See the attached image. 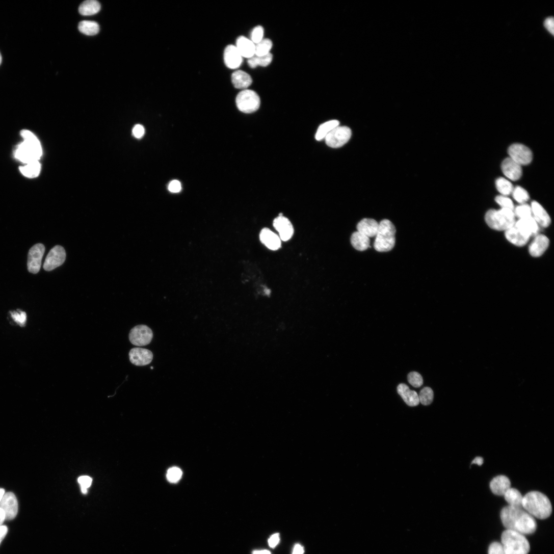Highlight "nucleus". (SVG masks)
Returning a JSON list of instances; mask_svg holds the SVG:
<instances>
[{
	"instance_id": "8",
	"label": "nucleus",
	"mask_w": 554,
	"mask_h": 554,
	"mask_svg": "<svg viewBox=\"0 0 554 554\" xmlns=\"http://www.w3.org/2000/svg\"><path fill=\"white\" fill-rule=\"evenodd\" d=\"M352 136V130L348 126H338L326 137L327 144L332 148H339L345 145Z\"/></svg>"
},
{
	"instance_id": "44",
	"label": "nucleus",
	"mask_w": 554,
	"mask_h": 554,
	"mask_svg": "<svg viewBox=\"0 0 554 554\" xmlns=\"http://www.w3.org/2000/svg\"><path fill=\"white\" fill-rule=\"evenodd\" d=\"M11 314L13 320L15 323L21 327L25 326L27 320V315L25 312L22 311L19 312L13 311L11 312Z\"/></svg>"
},
{
	"instance_id": "37",
	"label": "nucleus",
	"mask_w": 554,
	"mask_h": 554,
	"mask_svg": "<svg viewBox=\"0 0 554 554\" xmlns=\"http://www.w3.org/2000/svg\"><path fill=\"white\" fill-rule=\"evenodd\" d=\"M418 395L420 403L424 406H429L433 401L434 392L430 387L424 388Z\"/></svg>"
},
{
	"instance_id": "38",
	"label": "nucleus",
	"mask_w": 554,
	"mask_h": 554,
	"mask_svg": "<svg viewBox=\"0 0 554 554\" xmlns=\"http://www.w3.org/2000/svg\"><path fill=\"white\" fill-rule=\"evenodd\" d=\"M514 212L515 216H517L520 219H523L529 218L532 216V213L531 206L528 204L523 203L517 206Z\"/></svg>"
},
{
	"instance_id": "12",
	"label": "nucleus",
	"mask_w": 554,
	"mask_h": 554,
	"mask_svg": "<svg viewBox=\"0 0 554 554\" xmlns=\"http://www.w3.org/2000/svg\"><path fill=\"white\" fill-rule=\"evenodd\" d=\"M45 251V247L41 244H36L30 249L28 260V269L30 273L34 274L39 273Z\"/></svg>"
},
{
	"instance_id": "28",
	"label": "nucleus",
	"mask_w": 554,
	"mask_h": 554,
	"mask_svg": "<svg viewBox=\"0 0 554 554\" xmlns=\"http://www.w3.org/2000/svg\"><path fill=\"white\" fill-rule=\"evenodd\" d=\"M351 242L353 247L359 251H364L370 247V238L358 231L352 234Z\"/></svg>"
},
{
	"instance_id": "34",
	"label": "nucleus",
	"mask_w": 554,
	"mask_h": 554,
	"mask_svg": "<svg viewBox=\"0 0 554 554\" xmlns=\"http://www.w3.org/2000/svg\"><path fill=\"white\" fill-rule=\"evenodd\" d=\"M273 59V56L271 53L261 57L254 56L248 59V63L252 68H255L258 66L267 67L272 63Z\"/></svg>"
},
{
	"instance_id": "5",
	"label": "nucleus",
	"mask_w": 554,
	"mask_h": 554,
	"mask_svg": "<svg viewBox=\"0 0 554 554\" xmlns=\"http://www.w3.org/2000/svg\"><path fill=\"white\" fill-rule=\"evenodd\" d=\"M502 544L506 554H528L530 544L525 535L506 530L502 535Z\"/></svg>"
},
{
	"instance_id": "54",
	"label": "nucleus",
	"mask_w": 554,
	"mask_h": 554,
	"mask_svg": "<svg viewBox=\"0 0 554 554\" xmlns=\"http://www.w3.org/2000/svg\"><path fill=\"white\" fill-rule=\"evenodd\" d=\"M484 463V459L481 457H477L473 459L471 464H476L479 466H481Z\"/></svg>"
},
{
	"instance_id": "9",
	"label": "nucleus",
	"mask_w": 554,
	"mask_h": 554,
	"mask_svg": "<svg viewBox=\"0 0 554 554\" xmlns=\"http://www.w3.org/2000/svg\"><path fill=\"white\" fill-rule=\"evenodd\" d=\"M152 338V330L145 325L135 327L130 330L129 334L130 343L138 347H143L150 344Z\"/></svg>"
},
{
	"instance_id": "17",
	"label": "nucleus",
	"mask_w": 554,
	"mask_h": 554,
	"mask_svg": "<svg viewBox=\"0 0 554 554\" xmlns=\"http://www.w3.org/2000/svg\"><path fill=\"white\" fill-rule=\"evenodd\" d=\"M505 235L507 240L513 245L523 247L529 242L531 236L515 225L507 230Z\"/></svg>"
},
{
	"instance_id": "41",
	"label": "nucleus",
	"mask_w": 554,
	"mask_h": 554,
	"mask_svg": "<svg viewBox=\"0 0 554 554\" xmlns=\"http://www.w3.org/2000/svg\"><path fill=\"white\" fill-rule=\"evenodd\" d=\"M408 380L409 382L415 387H420L424 384L423 377L420 374L416 372H413L409 374Z\"/></svg>"
},
{
	"instance_id": "39",
	"label": "nucleus",
	"mask_w": 554,
	"mask_h": 554,
	"mask_svg": "<svg viewBox=\"0 0 554 554\" xmlns=\"http://www.w3.org/2000/svg\"><path fill=\"white\" fill-rule=\"evenodd\" d=\"M514 199L520 204L525 203L530 198L527 191L520 187H517L513 191Z\"/></svg>"
},
{
	"instance_id": "45",
	"label": "nucleus",
	"mask_w": 554,
	"mask_h": 554,
	"mask_svg": "<svg viewBox=\"0 0 554 554\" xmlns=\"http://www.w3.org/2000/svg\"><path fill=\"white\" fill-rule=\"evenodd\" d=\"M77 482L81 485L83 493L87 494L88 489L91 486L93 481L92 478L89 477L83 476L79 478L77 480Z\"/></svg>"
},
{
	"instance_id": "10",
	"label": "nucleus",
	"mask_w": 554,
	"mask_h": 554,
	"mask_svg": "<svg viewBox=\"0 0 554 554\" xmlns=\"http://www.w3.org/2000/svg\"><path fill=\"white\" fill-rule=\"evenodd\" d=\"M510 157L520 166L530 164L533 160V154L531 149L521 144H514L508 149Z\"/></svg>"
},
{
	"instance_id": "22",
	"label": "nucleus",
	"mask_w": 554,
	"mask_h": 554,
	"mask_svg": "<svg viewBox=\"0 0 554 554\" xmlns=\"http://www.w3.org/2000/svg\"><path fill=\"white\" fill-rule=\"evenodd\" d=\"M531 207L532 217L539 226L548 227L551 223L550 218L542 206L538 202L533 201L531 203Z\"/></svg>"
},
{
	"instance_id": "53",
	"label": "nucleus",
	"mask_w": 554,
	"mask_h": 554,
	"mask_svg": "<svg viewBox=\"0 0 554 554\" xmlns=\"http://www.w3.org/2000/svg\"><path fill=\"white\" fill-rule=\"evenodd\" d=\"M6 520V514L4 511L0 508V526L3 525L5 521Z\"/></svg>"
},
{
	"instance_id": "29",
	"label": "nucleus",
	"mask_w": 554,
	"mask_h": 554,
	"mask_svg": "<svg viewBox=\"0 0 554 554\" xmlns=\"http://www.w3.org/2000/svg\"><path fill=\"white\" fill-rule=\"evenodd\" d=\"M504 496L509 506L522 508L523 496L518 490L510 488Z\"/></svg>"
},
{
	"instance_id": "27",
	"label": "nucleus",
	"mask_w": 554,
	"mask_h": 554,
	"mask_svg": "<svg viewBox=\"0 0 554 554\" xmlns=\"http://www.w3.org/2000/svg\"><path fill=\"white\" fill-rule=\"evenodd\" d=\"M515 225L531 236L537 235L539 229V225L532 216L519 219L516 221Z\"/></svg>"
},
{
	"instance_id": "51",
	"label": "nucleus",
	"mask_w": 554,
	"mask_h": 554,
	"mask_svg": "<svg viewBox=\"0 0 554 554\" xmlns=\"http://www.w3.org/2000/svg\"><path fill=\"white\" fill-rule=\"evenodd\" d=\"M8 532V527L6 525L0 526V545L6 537Z\"/></svg>"
},
{
	"instance_id": "15",
	"label": "nucleus",
	"mask_w": 554,
	"mask_h": 554,
	"mask_svg": "<svg viewBox=\"0 0 554 554\" xmlns=\"http://www.w3.org/2000/svg\"><path fill=\"white\" fill-rule=\"evenodd\" d=\"M273 225L278 231L281 241L287 242L291 239L294 229L288 219L283 216H278L274 219Z\"/></svg>"
},
{
	"instance_id": "23",
	"label": "nucleus",
	"mask_w": 554,
	"mask_h": 554,
	"mask_svg": "<svg viewBox=\"0 0 554 554\" xmlns=\"http://www.w3.org/2000/svg\"><path fill=\"white\" fill-rule=\"evenodd\" d=\"M398 392L409 406L416 407L419 404L418 393L415 391L411 390L407 385L404 383L400 384L398 387Z\"/></svg>"
},
{
	"instance_id": "7",
	"label": "nucleus",
	"mask_w": 554,
	"mask_h": 554,
	"mask_svg": "<svg viewBox=\"0 0 554 554\" xmlns=\"http://www.w3.org/2000/svg\"><path fill=\"white\" fill-rule=\"evenodd\" d=\"M235 103L237 108L242 112L251 114L259 109L261 100L256 92L247 89L243 90L236 96Z\"/></svg>"
},
{
	"instance_id": "11",
	"label": "nucleus",
	"mask_w": 554,
	"mask_h": 554,
	"mask_svg": "<svg viewBox=\"0 0 554 554\" xmlns=\"http://www.w3.org/2000/svg\"><path fill=\"white\" fill-rule=\"evenodd\" d=\"M66 252L60 246H56L49 252L45 259L43 268L47 272L51 271L62 266L66 259Z\"/></svg>"
},
{
	"instance_id": "24",
	"label": "nucleus",
	"mask_w": 554,
	"mask_h": 554,
	"mask_svg": "<svg viewBox=\"0 0 554 554\" xmlns=\"http://www.w3.org/2000/svg\"><path fill=\"white\" fill-rule=\"evenodd\" d=\"M243 58L250 59L255 55V44L249 39L241 36L235 45Z\"/></svg>"
},
{
	"instance_id": "52",
	"label": "nucleus",
	"mask_w": 554,
	"mask_h": 554,
	"mask_svg": "<svg viewBox=\"0 0 554 554\" xmlns=\"http://www.w3.org/2000/svg\"><path fill=\"white\" fill-rule=\"evenodd\" d=\"M304 551L303 547L298 544L295 546L292 554H303Z\"/></svg>"
},
{
	"instance_id": "57",
	"label": "nucleus",
	"mask_w": 554,
	"mask_h": 554,
	"mask_svg": "<svg viewBox=\"0 0 554 554\" xmlns=\"http://www.w3.org/2000/svg\"><path fill=\"white\" fill-rule=\"evenodd\" d=\"M2 61H3V57H2L1 53H0V65H1V64L2 63Z\"/></svg>"
},
{
	"instance_id": "2",
	"label": "nucleus",
	"mask_w": 554,
	"mask_h": 554,
	"mask_svg": "<svg viewBox=\"0 0 554 554\" xmlns=\"http://www.w3.org/2000/svg\"><path fill=\"white\" fill-rule=\"evenodd\" d=\"M21 135L24 141L18 145L15 151L17 160L25 165L39 161L42 155V149L37 137L28 130H22Z\"/></svg>"
},
{
	"instance_id": "40",
	"label": "nucleus",
	"mask_w": 554,
	"mask_h": 554,
	"mask_svg": "<svg viewBox=\"0 0 554 554\" xmlns=\"http://www.w3.org/2000/svg\"><path fill=\"white\" fill-rule=\"evenodd\" d=\"M182 476V470L178 467H173L168 470L167 478L170 483H176L181 479Z\"/></svg>"
},
{
	"instance_id": "6",
	"label": "nucleus",
	"mask_w": 554,
	"mask_h": 554,
	"mask_svg": "<svg viewBox=\"0 0 554 554\" xmlns=\"http://www.w3.org/2000/svg\"><path fill=\"white\" fill-rule=\"evenodd\" d=\"M485 219L488 226L496 230L506 231L516 222L514 210L507 208L490 210L486 213Z\"/></svg>"
},
{
	"instance_id": "50",
	"label": "nucleus",
	"mask_w": 554,
	"mask_h": 554,
	"mask_svg": "<svg viewBox=\"0 0 554 554\" xmlns=\"http://www.w3.org/2000/svg\"><path fill=\"white\" fill-rule=\"evenodd\" d=\"M280 541L279 534L277 533L273 535L269 540V544L271 547L274 548L278 544Z\"/></svg>"
},
{
	"instance_id": "55",
	"label": "nucleus",
	"mask_w": 554,
	"mask_h": 554,
	"mask_svg": "<svg viewBox=\"0 0 554 554\" xmlns=\"http://www.w3.org/2000/svg\"><path fill=\"white\" fill-rule=\"evenodd\" d=\"M253 554H271V552L267 550H255L253 552Z\"/></svg>"
},
{
	"instance_id": "14",
	"label": "nucleus",
	"mask_w": 554,
	"mask_h": 554,
	"mask_svg": "<svg viewBox=\"0 0 554 554\" xmlns=\"http://www.w3.org/2000/svg\"><path fill=\"white\" fill-rule=\"evenodd\" d=\"M224 61L229 69H236L241 67L243 62V57L235 45H229L224 51Z\"/></svg>"
},
{
	"instance_id": "32",
	"label": "nucleus",
	"mask_w": 554,
	"mask_h": 554,
	"mask_svg": "<svg viewBox=\"0 0 554 554\" xmlns=\"http://www.w3.org/2000/svg\"><path fill=\"white\" fill-rule=\"evenodd\" d=\"M41 165L39 161L33 162L20 167V171L23 176L29 178L37 177L41 171Z\"/></svg>"
},
{
	"instance_id": "49",
	"label": "nucleus",
	"mask_w": 554,
	"mask_h": 554,
	"mask_svg": "<svg viewBox=\"0 0 554 554\" xmlns=\"http://www.w3.org/2000/svg\"><path fill=\"white\" fill-rule=\"evenodd\" d=\"M133 133L136 138L138 139L141 138L145 133L144 128L142 125L137 124L134 127Z\"/></svg>"
},
{
	"instance_id": "1",
	"label": "nucleus",
	"mask_w": 554,
	"mask_h": 554,
	"mask_svg": "<svg viewBox=\"0 0 554 554\" xmlns=\"http://www.w3.org/2000/svg\"><path fill=\"white\" fill-rule=\"evenodd\" d=\"M501 519L507 530L514 531L524 535L534 533L537 522L533 516L522 508L507 506L500 513Z\"/></svg>"
},
{
	"instance_id": "48",
	"label": "nucleus",
	"mask_w": 554,
	"mask_h": 554,
	"mask_svg": "<svg viewBox=\"0 0 554 554\" xmlns=\"http://www.w3.org/2000/svg\"><path fill=\"white\" fill-rule=\"evenodd\" d=\"M544 26L546 30L551 35L554 33V21L552 17L547 18L544 22Z\"/></svg>"
},
{
	"instance_id": "33",
	"label": "nucleus",
	"mask_w": 554,
	"mask_h": 554,
	"mask_svg": "<svg viewBox=\"0 0 554 554\" xmlns=\"http://www.w3.org/2000/svg\"><path fill=\"white\" fill-rule=\"evenodd\" d=\"M78 30L87 36H95L99 32V24L94 21H83L78 24Z\"/></svg>"
},
{
	"instance_id": "21",
	"label": "nucleus",
	"mask_w": 554,
	"mask_h": 554,
	"mask_svg": "<svg viewBox=\"0 0 554 554\" xmlns=\"http://www.w3.org/2000/svg\"><path fill=\"white\" fill-rule=\"evenodd\" d=\"M231 82L236 89L247 90L253 83L251 76L245 71L238 70L231 75Z\"/></svg>"
},
{
	"instance_id": "43",
	"label": "nucleus",
	"mask_w": 554,
	"mask_h": 554,
	"mask_svg": "<svg viewBox=\"0 0 554 554\" xmlns=\"http://www.w3.org/2000/svg\"><path fill=\"white\" fill-rule=\"evenodd\" d=\"M496 202L502 207L514 210V204L511 199L505 196H498L496 197Z\"/></svg>"
},
{
	"instance_id": "36",
	"label": "nucleus",
	"mask_w": 554,
	"mask_h": 554,
	"mask_svg": "<svg viewBox=\"0 0 554 554\" xmlns=\"http://www.w3.org/2000/svg\"><path fill=\"white\" fill-rule=\"evenodd\" d=\"M496 186L498 192L503 196H508L512 193L514 190L512 184L504 178H499L496 181Z\"/></svg>"
},
{
	"instance_id": "25",
	"label": "nucleus",
	"mask_w": 554,
	"mask_h": 554,
	"mask_svg": "<svg viewBox=\"0 0 554 554\" xmlns=\"http://www.w3.org/2000/svg\"><path fill=\"white\" fill-rule=\"evenodd\" d=\"M379 223L373 219L365 218L360 221L357 226V231L368 237L376 236L378 231Z\"/></svg>"
},
{
	"instance_id": "26",
	"label": "nucleus",
	"mask_w": 554,
	"mask_h": 554,
	"mask_svg": "<svg viewBox=\"0 0 554 554\" xmlns=\"http://www.w3.org/2000/svg\"><path fill=\"white\" fill-rule=\"evenodd\" d=\"M490 486L494 494L497 496H504L506 492L511 488V484L507 477L499 476L491 481Z\"/></svg>"
},
{
	"instance_id": "35",
	"label": "nucleus",
	"mask_w": 554,
	"mask_h": 554,
	"mask_svg": "<svg viewBox=\"0 0 554 554\" xmlns=\"http://www.w3.org/2000/svg\"><path fill=\"white\" fill-rule=\"evenodd\" d=\"M273 45V42L270 39H263L260 42L255 45V56L261 57L270 54Z\"/></svg>"
},
{
	"instance_id": "13",
	"label": "nucleus",
	"mask_w": 554,
	"mask_h": 554,
	"mask_svg": "<svg viewBox=\"0 0 554 554\" xmlns=\"http://www.w3.org/2000/svg\"><path fill=\"white\" fill-rule=\"evenodd\" d=\"M0 508L4 511L7 520H14L18 513V503L15 495L12 492L6 493L0 503Z\"/></svg>"
},
{
	"instance_id": "46",
	"label": "nucleus",
	"mask_w": 554,
	"mask_h": 554,
	"mask_svg": "<svg viewBox=\"0 0 554 554\" xmlns=\"http://www.w3.org/2000/svg\"><path fill=\"white\" fill-rule=\"evenodd\" d=\"M488 554H506V553L501 543L494 542L490 544Z\"/></svg>"
},
{
	"instance_id": "31",
	"label": "nucleus",
	"mask_w": 554,
	"mask_h": 554,
	"mask_svg": "<svg viewBox=\"0 0 554 554\" xmlns=\"http://www.w3.org/2000/svg\"><path fill=\"white\" fill-rule=\"evenodd\" d=\"M340 122L336 120L327 121L320 126L315 135L318 141L325 139L328 135L335 127L339 126Z\"/></svg>"
},
{
	"instance_id": "42",
	"label": "nucleus",
	"mask_w": 554,
	"mask_h": 554,
	"mask_svg": "<svg viewBox=\"0 0 554 554\" xmlns=\"http://www.w3.org/2000/svg\"><path fill=\"white\" fill-rule=\"evenodd\" d=\"M264 34L263 28L258 25L253 30L251 36V40L256 45L263 40Z\"/></svg>"
},
{
	"instance_id": "30",
	"label": "nucleus",
	"mask_w": 554,
	"mask_h": 554,
	"mask_svg": "<svg viewBox=\"0 0 554 554\" xmlns=\"http://www.w3.org/2000/svg\"><path fill=\"white\" fill-rule=\"evenodd\" d=\"M101 10V5L96 0H88L83 3L78 11L80 14L84 16H90L98 13Z\"/></svg>"
},
{
	"instance_id": "16",
	"label": "nucleus",
	"mask_w": 554,
	"mask_h": 554,
	"mask_svg": "<svg viewBox=\"0 0 554 554\" xmlns=\"http://www.w3.org/2000/svg\"><path fill=\"white\" fill-rule=\"evenodd\" d=\"M152 353L145 349L136 348L129 353L130 361L136 366H145L149 364L153 359Z\"/></svg>"
},
{
	"instance_id": "18",
	"label": "nucleus",
	"mask_w": 554,
	"mask_h": 554,
	"mask_svg": "<svg viewBox=\"0 0 554 554\" xmlns=\"http://www.w3.org/2000/svg\"><path fill=\"white\" fill-rule=\"evenodd\" d=\"M260 240L268 249L273 251L279 249L281 246L279 236L268 228H265L261 231Z\"/></svg>"
},
{
	"instance_id": "4",
	"label": "nucleus",
	"mask_w": 554,
	"mask_h": 554,
	"mask_svg": "<svg viewBox=\"0 0 554 554\" xmlns=\"http://www.w3.org/2000/svg\"><path fill=\"white\" fill-rule=\"evenodd\" d=\"M397 232L392 223L384 219L379 223L378 233L374 244V247L378 252H387L394 247L395 239V233Z\"/></svg>"
},
{
	"instance_id": "3",
	"label": "nucleus",
	"mask_w": 554,
	"mask_h": 554,
	"mask_svg": "<svg viewBox=\"0 0 554 554\" xmlns=\"http://www.w3.org/2000/svg\"><path fill=\"white\" fill-rule=\"evenodd\" d=\"M522 508L533 517L542 520L548 518L552 513L549 499L537 491L530 492L523 496Z\"/></svg>"
},
{
	"instance_id": "20",
	"label": "nucleus",
	"mask_w": 554,
	"mask_h": 554,
	"mask_svg": "<svg viewBox=\"0 0 554 554\" xmlns=\"http://www.w3.org/2000/svg\"><path fill=\"white\" fill-rule=\"evenodd\" d=\"M502 169L504 174L512 181L519 180L522 176L521 166L510 157L504 160L502 163Z\"/></svg>"
},
{
	"instance_id": "47",
	"label": "nucleus",
	"mask_w": 554,
	"mask_h": 554,
	"mask_svg": "<svg viewBox=\"0 0 554 554\" xmlns=\"http://www.w3.org/2000/svg\"><path fill=\"white\" fill-rule=\"evenodd\" d=\"M168 189L170 192L173 193H179L182 189L181 184L176 180L172 181L169 185Z\"/></svg>"
},
{
	"instance_id": "56",
	"label": "nucleus",
	"mask_w": 554,
	"mask_h": 554,
	"mask_svg": "<svg viewBox=\"0 0 554 554\" xmlns=\"http://www.w3.org/2000/svg\"><path fill=\"white\" fill-rule=\"evenodd\" d=\"M6 494V491L5 489L0 488V503H1L5 494Z\"/></svg>"
},
{
	"instance_id": "19",
	"label": "nucleus",
	"mask_w": 554,
	"mask_h": 554,
	"mask_svg": "<svg viewBox=\"0 0 554 554\" xmlns=\"http://www.w3.org/2000/svg\"><path fill=\"white\" fill-rule=\"evenodd\" d=\"M549 244L547 237L543 234L536 235L534 240L529 247V253L534 257L542 256L548 248Z\"/></svg>"
}]
</instances>
